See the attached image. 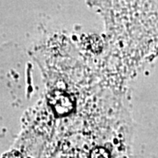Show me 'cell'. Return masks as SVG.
I'll return each mask as SVG.
<instances>
[{
    "mask_svg": "<svg viewBox=\"0 0 158 158\" xmlns=\"http://www.w3.org/2000/svg\"><path fill=\"white\" fill-rule=\"evenodd\" d=\"M48 102L54 112L59 116L67 115L73 110L74 104L70 98L61 90H55L48 96Z\"/></svg>",
    "mask_w": 158,
    "mask_h": 158,
    "instance_id": "1",
    "label": "cell"
},
{
    "mask_svg": "<svg viewBox=\"0 0 158 158\" xmlns=\"http://www.w3.org/2000/svg\"><path fill=\"white\" fill-rule=\"evenodd\" d=\"M90 158H109V153L104 148H96L90 153Z\"/></svg>",
    "mask_w": 158,
    "mask_h": 158,
    "instance_id": "2",
    "label": "cell"
}]
</instances>
